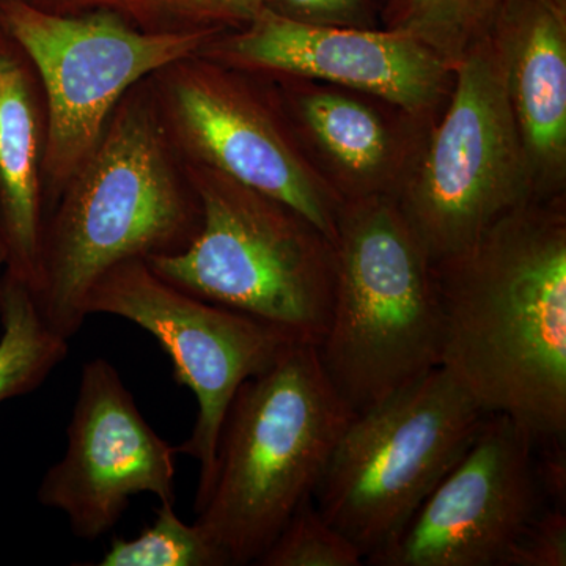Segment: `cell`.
Wrapping results in <instances>:
<instances>
[{
    "instance_id": "6da1fadb",
    "label": "cell",
    "mask_w": 566,
    "mask_h": 566,
    "mask_svg": "<svg viewBox=\"0 0 566 566\" xmlns=\"http://www.w3.org/2000/svg\"><path fill=\"white\" fill-rule=\"evenodd\" d=\"M447 368L486 416L536 444L566 436V221L526 203L433 263Z\"/></svg>"
},
{
    "instance_id": "7a4b0ae2",
    "label": "cell",
    "mask_w": 566,
    "mask_h": 566,
    "mask_svg": "<svg viewBox=\"0 0 566 566\" xmlns=\"http://www.w3.org/2000/svg\"><path fill=\"white\" fill-rule=\"evenodd\" d=\"M353 416L315 345H290L241 385L223 419L210 483L193 504L196 523L229 565H255L314 499Z\"/></svg>"
},
{
    "instance_id": "3957f363",
    "label": "cell",
    "mask_w": 566,
    "mask_h": 566,
    "mask_svg": "<svg viewBox=\"0 0 566 566\" xmlns=\"http://www.w3.org/2000/svg\"><path fill=\"white\" fill-rule=\"evenodd\" d=\"M66 188L44 230L33 296L70 340L87 319L85 303L99 279L129 260L181 251L199 230L200 207L186 200L161 129L140 103L118 111Z\"/></svg>"
},
{
    "instance_id": "277c9868",
    "label": "cell",
    "mask_w": 566,
    "mask_h": 566,
    "mask_svg": "<svg viewBox=\"0 0 566 566\" xmlns=\"http://www.w3.org/2000/svg\"><path fill=\"white\" fill-rule=\"evenodd\" d=\"M334 245L333 305L316 348L356 415L441 367L444 316L433 262L392 200L338 210Z\"/></svg>"
},
{
    "instance_id": "5b68a950",
    "label": "cell",
    "mask_w": 566,
    "mask_h": 566,
    "mask_svg": "<svg viewBox=\"0 0 566 566\" xmlns=\"http://www.w3.org/2000/svg\"><path fill=\"white\" fill-rule=\"evenodd\" d=\"M200 226L181 251L145 260L182 292L318 346L329 324L335 245L296 212L230 181L199 175Z\"/></svg>"
},
{
    "instance_id": "8992f818",
    "label": "cell",
    "mask_w": 566,
    "mask_h": 566,
    "mask_svg": "<svg viewBox=\"0 0 566 566\" xmlns=\"http://www.w3.org/2000/svg\"><path fill=\"white\" fill-rule=\"evenodd\" d=\"M485 412L444 367L356 412L314 493L364 564L392 543L468 452Z\"/></svg>"
},
{
    "instance_id": "52a82bcc",
    "label": "cell",
    "mask_w": 566,
    "mask_h": 566,
    "mask_svg": "<svg viewBox=\"0 0 566 566\" xmlns=\"http://www.w3.org/2000/svg\"><path fill=\"white\" fill-rule=\"evenodd\" d=\"M455 70L449 111L398 205L433 263L471 248L499 219L531 203L534 189L494 36Z\"/></svg>"
},
{
    "instance_id": "ba28073f",
    "label": "cell",
    "mask_w": 566,
    "mask_h": 566,
    "mask_svg": "<svg viewBox=\"0 0 566 566\" xmlns=\"http://www.w3.org/2000/svg\"><path fill=\"white\" fill-rule=\"evenodd\" d=\"M0 31L39 71L48 104L43 172L63 188L106 132L123 93L188 59L210 32L140 33L109 13L70 18L0 0Z\"/></svg>"
},
{
    "instance_id": "9c48e42d",
    "label": "cell",
    "mask_w": 566,
    "mask_h": 566,
    "mask_svg": "<svg viewBox=\"0 0 566 566\" xmlns=\"http://www.w3.org/2000/svg\"><path fill=\"white\" fill-rule=\"evenodd\" d=\"M85 314L120 316L158 340L174 379L197 398L199 412L177 453L199 461L197 495L207 490L227 411L244 381L273 365L296 338L273 324L182 292L145 260H129L93 286Z\"/></svg>"
},
{
    "instance_id": "30bf717a",
    "label": "cell",
    "mask_w": 566,
    "mask_h": 566,
    "mask_svg": "<svg viewBox=\"0 0 566 566\" xmlns=\"http://www.w3.org/2000/svg\"><path fill=\"white\" fill-rule=\"evenodd\" d=\"M546 505L536 442L506 416H486L468 452L424 499L374 566H504Z\"/></svg>"
},
{
    "instance_id": "8fae6325",
    "label": "cell",
    "mask_w": 566,
    "mask_h": 566,
    "mask_svg": "<svg viewBox=\"0 0 566 566\" xmlns=\"http://www.w3.org/2000/svg\"><path fill=\"white\" fill-rule=\"evenodd\" d=\"M175 455L117 368L98 357L82 367L65 453L41 479L36 501L63 513L74 536L92 542L117 526L134 495L175 504Z\"/></svg>"
},
{
    "instance_id": "7c38bea8",
    "label": "cell",
    "mask_w": 566,
    "mask_h": 566,
    "mask_svg": "<svg viewBox=\"0 0 566 566\" xmlns=\"http://www.w3.org/2000/svg\"><path fill=\"white\" fill-rule=\"evenodd\" d=\"M222 52L243 65L370 93L412 114L438 102L450 70L430 48L405 33L314 24L271 9L227 41Z\"/></svg>"
},
{
    "instance_id": "4fadbf2b",
    "label": "cell",
    "mask_w": 566,
    "mask_h": 566,
    "mask_svg": "<svg viewBox=\"0 0 566 566\" xmlns=\"http://www.w3.org/2000/svg\"><path fill=\"white\" fill-rule=\"evenodd\" d=\"M170 103L178 133L197 158L335 240L337 207L244 93L210 71L185 69L175 74Z\"/></svg>"
},
{
    "instance_id": "5bb4252c",
    "label": "cell",
    "mask_w": 566,
    "mask_h": 566,
    "mask_svg": "<svg viewBox=\"0 0 566 566\" xmlns=\"http://www.w3.org/2000/svg\"><path fill=\"white\" fill-rule=\"evenodd\" d=\"M491 35L532 180H562L566 161V0H510Z\"/></svg>"
},
{
    "instance_id": "9a60e30c",
    "label": "cell",
    "mask_w": 566,
    "mask_h": 566,
    "mask_svg": "<svg viewBox=\"0 0 566 566\" xmlns=\"http://www.w3.org/2000/svg\"><path fill=\"white\" fill-rule=\"evenodd\" d=\"M44 140L24 54L0 31V218L9 273L35 292L43 248Z\"/></svg>"
},
{
    "instance_id": "2e32d148",
    "label": "cell",
    "mask_w": 566,
    "mask_h": 566,
    "mask_svg": "<svg viewBox=\"0 0 566 566\" xmlns=\"http://www.w3.org/2000/svg\"><path fill=\"white\" fill-rule=\"evenodd\" d=\"M0 403L35 392L69 357V338L41 315L32 290L7 273L0 314Z\"/></svg>"
},
{
    "instance_id": "e0dca14e",
    "label": "cell",
    "mask_w": 566,
    "mask_h": 566,
    "mask_svg": "<svg viewBox=\"0 0 566 566\" xmlns=\"http://www.w3.org/2000/svg\"><path fill=\"white\" fill-rule=\"evenodd\" d=\"M510 0H386V29L405 33L455 66L493 33Z\"/></svg>"
},
{
    "instance_id": "ac0fdd59",
    "label": "cell",
    "mask_w": 566,
    "mask_h": 566,
    "mask_svg": "<svg viewBox=\"0 0 566 566\" xmlns=\"http://www.w3.org/2000/svg\"><path fill=\"white\" fill-rule=\"evenodd\" d=\"M303 114L324 150L352 174L370 177L389 158V136L374 111L335 93L305 96Z\"/></svg>"
},
{
    "instance_id": "d6986e66",
    "label": "cell",
    "mask_w": 566,
    "mask_h": 566,
    "mask_svg": "<svg viewBox=\"0 0 566 566\" xmlns=\"http://www.w3.org/2000/svg\"><path fill=\"white\" fill-rule=\"evenodd\" d=\"M98 565L229 566V560L199 524H186L174 504H159L153 524L134 538H112Z\"/></svg>"
},
{
    "instance_id": "ffe728a7",
    "label": "cell",
    "mask_w": 566,
    "mask_h": 566,
    "mask_svg": "<svg viewBox=\"0 0 566 566\" xmlns=\"http://www.w3.org/2000/svg\"><path fill=\"white\" fill-rule=\"evenodd\" d=\"M255 565L360 566L364 556L352 539L324 520L311 499L286 521Z\"/></svg>"
},
{
    "instance_id": "44dd1931",
    "label": "cell",
    "mask_w": 566,
    "mask_h": 566,
    "mask_svg": "<svg viewBox=\"0 0 566 566\" xmlns=\"http://www.w3.org/2000/svg\"><path fill=\"white\" fill-rule=\"evenodd\" d=\"M566 509L545 505L521 534L504 566H565Z\"/></svg>"
},
{
    "instance_id": "7402d4cb",
    "label": "cell",
    "mask_w": 566,
    "mask_h": 566,
    "mask_svg": "<svg viewBox=\"0 0 566 566\" xmlns=\"http://www.w3.org/2000/svg\"><path fill=\"white\" fill-rule=\"evenodd\" d=\"M271 10L314 24L363 28L368 20V0H273Z\"/></svg>"
},
{
    "instance_id": "603a6c76",
    "label": "cell",
    "mask_w": 566,
    "mask_h": 566,
    "mask_svg": "<svg viewBox=\"0 0 566 566\" xmlns=\"http://www.w3.org/2000/svg\"><path fill=\"white\" fill-rule=\"evenodd\" d=\"M167 10L193 20L251 22L271 9L273 0H155Z\"/></svg>"
},
{
    "instance_id": "cb8c5ba5",
    "label": "cell",
    "mask_w": 566,
    "mask_h": 566,
    "mask_svg": "<svg viewBox=\"0 0 566 566\" xmlns=\"http://www.w3.org/2000/svg\"><path fill=\"white\" fill-rule=\"evenodd\" d=\"M536 476L547 505L566 509L565 439L536 444Z\"/></svg>"
},
{
    "instance_id": "d4e9b609",
    "label": "cell",
    "mask_w": 566,
    "mask_h": 566,
    "mask_svg": "<svg viewBox=\"0 0 566 566\" xmlns=\"http://www.w3.org/2000/svg\"><path fill=\"white\" fill-rule=\"evenodd\" d=\"M7 271H9V249H7L6 232H3L2 218H0V314H2Z\"/></svg>"
},
{
    "instance_id": "484cf974",
    "label": "cell",
    "mask_w": 566,
    "mask_h": 566,
    "mask_svg": "<svg viewBox=\"0 0 566 566\" xmlns=\"http://www.w3.org/2000/svg\"><path fill=\"white\" fill-rule=\"evenodd\" d=\"M385 2H386V0H385Z\"/></svg>"
}]
</instances>
